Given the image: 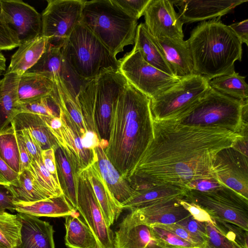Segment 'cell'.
<instances>
[{
  "label": "cell",
  "instance_id": "f5cc1de1",
  "mask_svg": "<svg viewBox=\"0 0 248 248\" xmlns=\"http://www.w3.org/2000/svg\"><path fill=\"white\" fill-rule=\"evenodd\" d=\"M18 175L0 156V184L7 186L15 182Z\"/></svg>",
  "mask_w": 248,
  "mask_h": 248
},
{
  "label": "cell",
  "instance_id": "30bf717a",
  "mask_svg": "<svg viewBox=\"0 0 248 248\" xmlns=\"http://www.w3.org/2000/svg\"><path fill=\"white\" fill-rule=\"evenodd\" d=\"M119 62L118 70L127 82L150 99L167 90L180 79L150 65L139 51L133 48L119 60Z\"/></svg>",
  "mask_w": 248,
  "mask_h": 248
},
{
  "label": "cell",
  "instance_id": "ee69618b",
  "mask_svg": "<svg viewBox=\"0 0 248 248\" xmlns=\"http://www.w3.org/2000/svg\"><path fill=\"white\" fill-rule=\"evenodd\" d=\"M20 45L19 40L0 15V51L11 50L18 47Z\"/></svg>",
  "mask_w": 248,
  "mask_h": 248
},
{
  "label": "cell",
  "instance_id": "94428289",
  "mask_svg": "<svg viewBox=\"0 0 248 248\" xmlns=\"http://www.w3.org/2000/svg\"><path fill=\"white\" fill-rule=\"evenodd\" d=\"M0 248H7L0 242Z\"/></svg>",
  "mask_w": 248,
  "mask_h": 248
},
{
  "label": "cell",
  "instance_id": "4dcf8cb0",
  "mask_svg": "<svg viewBox=\"0 0 248 248\" xmlns=\"http://www.w3.org/2000/svg\"><path fill=\"white\" fill-rule=\"evenodd\" d=\"M53 82L55 93L53 97L62 110L69 116L81 138L88 130L80 108L76 99L77 93L71 89L68 81L63 78H60Z\"/></svg>",
  "mask_w": 248,
  "mask_h": 248
},
{
  "label": "cell",
  "instance_id": "2e32d148",
  "mask_svg": "<svg viewBox=\"0 0 248 248\" xmlns=\"http://www.w3.org/2000/svg\"><path fill=\"white\" fill-rule=\"evenodd\" d=\"M173 0L184 23L220 18L248 0Z\"/></svg>",
  "mask_w": 248,
  "mask_h": 248
},
{
  "label": "cell",
  "instance_id": "7402d4cb",
  "mask_svg": "<svg viewBox=\"0 0 248 248\" xmlns=\"http://www.w3.org/2000/svg\"><path fill=\"white\" fill-rule=\"evenodd\" d=\"M54 152L57 176L63 194L77 211L78 179L83 170L76 159L62 148L59 146Z\"/></svg>",
  "mask_w": 248,
  "mask_h": 248
},
{
  "label": "cell",
  "instance_id": "d6a6232c",
  "mask_svg": "<svg viewBox=\"0 0 248 248\" xmlns=\"http://www.w3.org/2000/svg\"><path fill=\"white\" fill-rule=\"evenodd\" d=\"M62 46L47 44L37 63L26 72L41 75L53 81L60 78L67 81L68 68L61 51Z\"/></svg>",
  "mask_w": 248,
  "mask_h": 248
},
{
  "label": "cell",
  "instance_id": "ffe728a7",
  "mask_svg": "<svg viewBox=\"0 0 248 248\" xmlns=\"http://www.w3.org/2000/svg\"><path fill=\"white\" fill-rule=\"evenodd\" d=\"M108 141L102 140L93 149L98 170L116 200L121 205L131 197L135 190L124 179L108 158L105 151Z\"/></svg>",
  "mask_w": 248,
  "mask_h": 248
},
{
  "label": "cell",
  "instance_id": "5b68a950",
  "mask_svg": "<svg viewBox=\"0 0 248 248\" xmlns=\"http://www.w3.org/2000/svg\"><path fill=\"white\" fill-rule=\"evenodd\" d=\"M137 21L113 0L84 1L81 23L115 57L125 46L134 44Z\"/></svg>",
  "mask_w": 248,
  "mask_h": 248
},
{
  "label": "cell",
  "instance_id": "9f6ffc18",
  "mask_svg": "<svg viewBox=\"0 0 248 248\" xmlns=\"http://www.w3.org/2000/svg\"><path fill=\"white\" fill-rule=\"evenodd\" d=\"M229 27L238 36L242 43H245L248 46V19L232 24Z\"/></svg>",
  "mask_w": 248,
  "mask_h": 248
},
{
  "label": "cell",
  "instance_id": "e0dca14e",
  "mask_svg": "<svg viewBox=\"0 0 248 248\" xmlns=\"http://www.w3.org/2000/svg\"><path fill=\"white\" fill-rule=\"evenodd\" d=\"M59 116L61 119V127L49 129L55 138L59 146L62 148L78 162L83 170L94 160L93 150L83 147L78 128L69 116L59 107Z\"/></svg>",
  "mask_w": 248,
  "mask_h": 248
},
{
  "label": "cell",
  "instance_id": "ac0fdd59",
  "mask_svg": "<svg viewBox=\"0 0 248 248\" xmlns=\"http://www.w3.org/2000/svg\"><path fill=\"white\" fill-rule=\"evenodd\" d=\"M153 241L150 226L141 221L135 211L124 217L115 232V248H146Z\"/></svg>",
  "mask_w": 248,
  "mask_h": 248
},
{
  "label": "cell",
  "instance_id": "6125c7cd",
  "mask_svg": "<svg viewBox=\"0 0 248 248\" xmlns=\"http://www.w3.org/2000/svg\"><path fill=\"white\" fill-rule=\"evenodd\" d=\"M1 7H0V15L1 14Z\"/></svg>",
  "mask_w": 248,
  "mask_h": 248
},
{
  "label": "cell",
  "instance_id": "91938a15",
  "mask_svg": "<svg viewBox=\"0 0 248 248\" xmlns=\"http://www.w3.org/2000/svg\"><path fill=\"white\" fill-rule=\"evenodd\" d=\"M146 248H164L158 245L155 241H153L149 243Z\"/></svg>",
  "mask_w": 248,
  "mask_h": 248
},
{
  "label": "cell",
  "instance_id": "3957f363",
  "mask_svg": "<svg viewBox=\"0 0 248 248\" xmlns=\"http://www.w3.org/2000/svg\"><path fill=\"white\" fill-rule=\"evenodd\" d=\"M219 19L202 22L187 40L194 74L209 81L234 72V62L242 60L241 41Z\"/></svg>",
  "mask_w": 248,
  "mask_h": 248
},
{
  "label": "cell",
  "instance_id": "d590c367",
  "mask_svg": "<svg viewBox=\"0 0 248 248\" xmlns=\"http://www.w3.org/2000/svg\"><path fill=\"white\" fill-rule=\"evenodd\" d=\"M210 87L218 92L242 102L248 100V85L245 77L235 71L209 81Z\"/></svg>",
  "mask_w": 248,
  "mask_h": 248
},
{
  "label": "cell",
  "instance_id": "f1b7e54d",
  "mask_svg": "<svg viewBox=\"0 0 248 248\" xmlns=\"http://www.w3.org/2000/svg\"><path fill=\"white\" fill-rule=\"evenodd\" d=\"M16 211L37 217H65L76 212L63 195L33 202H14Z\"/></svg>",
  "mask_w": 248,
  "mask_h": 248
},
{
  "label": "cell",
  "instance_id": "74e56055",
  "mask_svg": "<svg viewBox=\"0 0 248 248\" xmlns=\"http://www.w3.org/2000/svg\"><path fill=\"white\" fill-rule=\"evenodd\" d=\"M21 222L18 214H0V242L7 248H16L21 243Z\"/></svg>",
  "mask_w": 248,
  "mask_h": 248
},
{
  "label": "cell",
  "instance_id": "83f0119b",
  "mask_svg": "<svg viewBox=\"0 0 248 248\" xmlns=\"http://www.w3.org/2000/svg\"><path fill=\"white\" fill-rule=\"evenodd\" d=\"M11 124L15 128L27 130L42 150L59 146L55 138L45 123L42 116L27 113H18L13 119Z\"/></svg>",
  "mask_w": 248,
  "mask_h": 248
},
{
  "label": "cell",
  "instance_id": "484cf974",
  "mask_svg": "<svg viewBox=\"0 0 248 248\" xmlns=\"http://www.w3.org/2000/svg\"><path fill=\"white\" fill-rule=\"evenodd\" d=\"M187 190L180 186L164 184L135 191L134 194L121 204L123 209L130 211L162 200L171 199H183Z\"/></svg>",
  "mask_w": 248,
  "mask_h": 248
},
{
  "label": "cell",
  "instance_id": "b9f144b4",
  "mask_svg": "<svg viewBox=\"0 0 248 248\" xmlns=\"http://www.w3.org/2000/svg\"><path fill=\"white\" fill-rule=\"evenodd\" d=\"M207 238L203 248H243L227 237L215 223L206 222Z\"/></svg>",
  "mask_w": 248,
  "mask_h": 248
},
{
  "label": "cell",
  "instance_id": "836d02e7",
  "mask_svg": "<svg viewBox=\"0 0 248 248\" xmlns=\"http://www.w3.org/2000/svg\"><path fill=\"white\" fill-rule=\"evenodd\" d=\"M55 85L44 76L26 72L20 76L18 87V104L25 103L41 97L53 96Z\"/></svg>",
  "mask_w": 248,
  "mask_h": 248
},
{
  "label": "cell",
  "instance_id": "277c9868",
  "mask_svg": "<svg viewBox=\"0 0 248 248\" xmlns=\"http://www.w3.org/2000/svg\"><path fill=\"white\" fill-rule=\"evenodd\" d=\"M127 81L119 70L109 68L79 87L76 94L87 130L108 141L112 110Z\"/></svg>",
  "mask_w": 248,
  "mask_h": 248
},
{
  "label": "cell",
  "instance_id": "cb8c5ba5",
  "mask_svg": "<svg viewBox=\"0 0 248 248\" xmlns=\"http://www.w3.org/2000/svg\"><path fill=\"white\" fill-rule=\"evenodd\" d=\"M84 170L107 224L110 227L117 221L122 213L121 205L114 198L102 178L97 166L95 155L94 161Z\"/></svg>",
  "mask_w": 248,
  "mask_h": 248
},
{
  "label": "cell",
  "instance_id": "7dc6e473",
  "mask_svg": "<svg viewBox=\"0 0 248 248\" xmlns=\"http://www.w3.org/2000/svg\"><path fill=\"white\" fill-rule=\"evenodd\" d=\"M14 128L16 135L24 144L32 159L37 160L41 158L42 150L30 133L24 128Z\"/></svg>",
  "mask_w": 248,
  "mask_h": 248
},
{
  "label": "cell",
  "instance_id": "681fc988",
  "mask_svg": "<svg viewBox=\"0 0 248 248\" xmlns=\"http://www.w3.org/2000/svg\"><path fill=\"white\" fill-rule=\"evenodd\" d=\"M176 224L183 227L190 232L202 237L206 241L207 238L206 222L196 220L190 215Z\"/></svg>",
  "mask_w": 248,
  "mask_h": 248
},
{
  "label": "cell",
  "instance_id": "6f0895ef",
  "mask_svg": "<svg viewBox=\"0 0 248 248\" xmlns=\"http://www.w3.org/2000/svg\"><path fill=\"white\" fill-rule=\"evenodd\" d=\"M81 139L83 147L91 150L99 146L102 140L97 134L90 131H87Z\"/></svg>",
  "mask_w": 248,
  "mask_h": 248
},
{
  "label": "cell",
  "instance_id": "db71d44e",
  "mask_svg": "<svg viewBox=\"0 0 248 248\" xmlns=\"http://www.w3.org/2000/svg\"><path fill=\"white\" fill-rule=\"evenodd\" d=\"M41 156L43 163L46 169L56 179L58 180L54 150L50 148L42 150Z\"/></svg>",
  "mask_w": 248,
  "mask_h": 248
},
{
  "label": "cell",
  "instance_id": "816d5d0a",
  "mask_svg": "<svg viewBox=\"0 0 248 248\" xmlns=\"http://www.w3.org/2000/svg\"><path fill=\"white\" fill-rule=\"evenodd\" d=\"M13 196L7 185L0 184V214L7 209L16 211Z\"/></svg>",
  "mask_w": 248,
  "mask_h": 248
},
{
  "label": "cell",
  "instance_id": "ba28073f",
  "mask_svg": "<svg viewBox=\"0 0 248 248\" xmlns=\"http://www.w3.org/2000/svg\"><path fill=\"white\" fill-rule=\"evenodd\" d=\"M211 87L209 80L193 74L184 77L160 94L151 99L153 120L178 121L186 117Z\"/></svg>",
  "mask_w": 248,
  "mask_h": 248
},
{
  "label": "cell",
  "instance_id": "e575fe53",
  "mask_svg": "<svg viewBox=\"0 0 248 248\" xmlns=\"http://www.w3.org/2000/svg\"><path fill=\"white\" fill-rule=\"evenodd\" d=\"M7 186L14 202L30 203L49 199L35 184L28 169L19 173L17 179Z\"/></svg>",
  "mask_w": 248,
  "mask_h": 248
},
{
  "label": "cell",
  "instance_id": "d4e9b609",
  "mask_svg": "<svg viewBox=\"0 0 248 248\" xmlns=\"http://www.w3.org/2000/svg\"><path fill=\"white\" fill-rule=\"evenodd\" d=\"M47 44V38L42 34L21 44L11 57L5 74L22 75L37 63Z\"/></svg>",
  "mask_w": 248,
  "mask_h": 248
},
{
  "label": "cell",
  "instance_id": "f907efd6",
  "mask_svg": "<svg viewBox=\"0 0 248 248\" xmlns=\"http://www.w3.org/2000/svg\"><path fill=\"white\" fill-rule=\"evenodd\" d=\"M222 186L215 178H203L191 181L186 186V188L187 190H194L207 192L218 188Z\"/></svg>",
  "mask_w": 248,
  "mask_h": 248
},
{
  "label": "cell",
  "instance_id": "8fae6325",
  "mask_svg": "<svg viewBox=\"0 0 248 248\" xmlns=\"http://www.w3.org/2000/svg\"><path fill=\"white\" fill-rule=\"evenodd\" d=\"M85 0H48L42 16L41 34L48 44L62 46L63 41L81 23Z\"/></svg>",
  "mask_w": 248,
  "mask_h": 248
},
{
  "label": "cell",
  "instance_id": "9a60e30c",
  "mask_svg": "<svg viewBox=\"0 0 248 248\" xmlns=\"http://www.w3.org/2000/svg\"><path fill=\"white\" fill-rule=\"evenodd\" d=\"M173 5L172 0H151L144 24L153 37L184 39L183 23Z\"/></svg>",
  "mask_w": 248,
  "mask_h": 248
},
{
  "label": "cell",
  "instance_id": "4316f807",
  "mask_svg": "<svg viewBox=\"0 0 248 248\" xmlns=\"http://www.w3.org/2000/svg\"><path fill=\"white\" fill-rule=\"evenodd\" d=\"M20 76L5 74L0 80V133L7 129L18 113V87Z\"/></svg>",
  "mask_w": 248,
  "mask_h": 248
},
{
  "label": "cell",
  "instance_id": "6da1fadb",
  "mask_svg": "<svg viewBox=\"0 0 248 248\" xmlns=\"http://www.w3.org/2000/svg\"><path fill=\"white\" fill-rule=\"evenodd\" d=\"M243 134L219 127L184 125L175 120H153V138L126 180L139 191L164 184L186 188L196 179L215 178V155L232 146Z\"/></svg>",
  "mask_w": 248,
  "mask_h": 248
},
{
  "label": "cell",
  "instance_id": "44dd1931",
  "mask_svg": "<svg viewBox=\"0 0 248 248\" xmlns=\"http://www.w3.org/2000/svg\"><path fill=\"white\" fill-rule=\"evenodd\" d=\"M180 199H166L133 211L141 221L149 226L176 223L190 215L180 203Z\"/></svg>",
  "mask_w": 248,
  "mask_h": 248
},
{
  "label": "cell",
  "instance_id": "8992f818",
  "mask_svg": "<svg viewBox=\"0 0 248 248\" xmlns=\"http://www.w3.org/2000/svg\"><path fill=\"white\" fill-rule=\"evenodd\" d=\"M61 51L68 68L82 80H91L107 69L119 68V60L81 23L63 41Z\"/></svg>",
  "mask_w": 248,
  "mask_h": 248
},
{
  "label": "cell",
  "instance_id": "1f68e13d",
  "mask_svg": "<svg viewBox=\"0 0 248 248\" xmlns=\"http://www.w3.org/2000/svg\"><path fill=\"white\" fill-rule=\"evenodd\" d=\"M65 244L69 248H99L97 240L78 211L65 217Z\"/></svg>",
  "mask_w": 248,
  "mask_h": 248
},
{
  "label": "cell",
  "instance_id": "ab89813d",
  "mask_svg": "<svg viewBox=\"0 0 248 248\" xmlns=\"http://www.w3.org/2000/svg\"><path fill=\"white\" fill-rule=\"evenodd\" d=\"M18 113H31L50 117H59L60 109L53 96L41 97L17 105Z\"/></svg>",
  "mask_w": 248,
  "mask_h": 248
},
{
  "label": "cell",
  "instance_id": "c3c4849f",
  "mask_svg": "<svg viewBox=\"0 0 248 248\" xmlns=\"http://www.w3.org/2000/svg\"><path fill=\"white\" fill-rule=\"evenodd\" d=\"M179 202L195 220L202 222L215 223L214 219L209 213L198 205L186 201L183 199H180Z\"/></svg>",
  "mask_w": 248,
  "mask_h": 248
},
{
  "label": "cell",
  "instance_id": "4fadbf2b",
  "mask_svg": "<svg viewBox=\"0 0 248 248\" xmlns=\"http://www.w3.org/2000/svg\"><path fill=\"white\" fill-rule=\"evenodd\" d=\"M212 171L216 179L248 200V156L232 146L215 155Z\"/></svg>",
  "mask_w": 248,
  "mask_h": 248
},
{
  "label": "cell",
  "instance_id": "f546056e",
  "mask_svg": "<svg viewBox=\"0 0 248 248\" xmlns=\"http://www.w3.org/2000/svg\"><path fill=\"white\" fill-rule=\"evenodd\" d=\"M134 43L133 49L139 51L147 63L165 73L174 76L160 48L144 23H140L137 26Z\"/></svg>",
  "mask_w": 248,
  "mask_h": 248
},
{
  "label": "cell",
  "instance_id": "60d3db41",
  "mask_svg": "<svg viewBox=\"0 0 248 248\" xmlns=\"http://www.w3.org/2000/svg\"><path fill=\"white\" fill-rule=\"evenodd\" d=\"M150 227L155 241L164 248H197L169 231L155 225H150Z\"/></svg>",
  "mask_w": 248,
  "mask_h": 248
},
{
  "label": "cell",
  "instance_id": "8d00e7d4",
  "mask_svg": "<svg viewBox=\"0 0 248 248\" xmlns=\"http://www.w3.org/2000/svg\"><path fill=\"white\" fill-rule=\"evenodd\" d=\"M28 170L35 184L48 198L63 195L58 180L46 169L42 158L37 160L32 159Z\"/></svg>",
  "mask_w": 248,
  "mask_h": 248
},
{
  "label": "cell",
  "instance_id": "52a82bcc",
  "mask_svg": "<svg viewBox=\"0 0 248 248\" xmlns=\"http://www.w3.org/2000/svg\"><path fill=\"white\" fill-rule=\"evenodd\" d=\"M248 100L241 101L211 87L190 112L177 121L184 125L219 127L241 133L248 126Z\"/></svg>",
  "mask_w": 248,
  "mask_h": 248
},
{
  "label": "cell",
  "instance_id": "11a10c76",
  "mask_svg": "<svg viewBox=\"0 0 248 248\" xmlns=\"http://www.w3.org/2000/svg\"><path fill=\"white\" fill-rule=\"evenodd\" d=\"M20 157L19 173L29 169L32 158L23 142L17 137Z\"/></svg>",
  "mask_w": 248,
  "mask_h": 248
},
{
  "label": "cell",
  "instance_id": "603a6c76",
  "mask_svg": "<svg viewBox=\"0 0 248 248\" xmlns=\"http://www.w3.org/2000/svg\"><path fill=\"white\" fill-rule=\"evenodd\" d=\"M18 214L21 222V243L16 248H55L52 225L35 216Z\"/></svg>",
  "mask_w": 248,
  "mask_h": 248
},
{
  "label": "cell",
  "instance_id": "f6af8a7d",
  "mask_svg": "<svg viewBox=\"0 0 248 248\" xmlns=\"http://www.w3.org/2000/svg\"><path fill=\"white\" fill-rule=\"evenodd\" d=\"M160 228L169 231L181 238L191 243L197 248H203L205 240L202 237L193 234L179 225L174 223L170 224H154Z\"/></svg>",
  "mask_w": 248,
  "mask_h": 248
},
{
  "label": "cell",
  "instance_id": "5bb4252c",
  "mask_svg": "<svg viewBox=\"0 0 248 248\" xmlns=\"http://www.w3.org/2000/svg\"><path fill=\"white\" fill-rule=\"evenodd\" d=\"M0 5L3 19L20 44L41 34L42 16L33 7L20 0H0Z\"/></svg>",
  "mask_w": 248,
  "mask_h": 248
},
{
  "label": "cell",
  "instance_id": "f35d334b",
  "mask_svg": "<svg viewBox=\"0 0 248 248\" xmlns=\"http://www.w3.org/2000/svg\"><path fill=\"white\" fill-rule=\"evenodd\" d=\"M0 156L13 170L19 173L20 157L17 140L11 124L0 133Z\"/></svg>",
  "mask_w": 248,
  "mask_h": 248
},
{
  "label": "cell",
  "instance_id": "9c48e42d",
  "mask_svg": "<svg viewBox=\"0 0 248 248\" xmlns=\"http://www.w3.org/2000/svg\"><path fill=\"white\" fill-rule=\"evenodd\" d=\"M183 199L198 205L214 219L232 223L248 231V200L226 186L207 192L187 190Z\"/></svg>",
  "mask_w": 248,
  "mask_h": 248
},
{
  "label": "cell",
  "instance_id": "680465c9",
  "mask_svg": "<svg viewBox=\"0 0 248 248\" xmlns=\"http://www.w3.org/2000/svg\"><path fill=\"white\" fill-rule=\"evenodd\" d=\"M6 60L4 55L0 51V77L6 69Z\"/></svg>",
  "mask_w": 248,
  "mask_h": 248
},
{
  "label": "cell",
  "instance_id": "7c38bea8",
  "mask_svg": "<svg viewBox=\"0 0 248 248\" xmlns=\"http://www.w3.org/2000/svg\"><path fill=\"white\" fill-rule=\"evenodd\" d=\"M77 211L93 233L99 248H115L114 232L107 224L85 170L78 179Z\"/></svg>",
  "mask_w": 248,
  "mask_h": 248
},
{
  "label": "cell",
  "instance_id": "bcb514c9",
  "mask_svg": "<svg viewBox=\"0 0 248 248\" xmlns=\"http://www.w3.org/2000/svg\"><path fill=\"white\" fill-rule=\"evenodd\" d=\"M121 8L137 20L144 16L151 0H113Z\"/></svg>",
  "mask_w": 248,
  "mask_h": 248
},
{
  "label": "cell",
  "instance_id": "7a4b0ae2",
  "mask_svg": "<svg viewBox=\"0 0 248 248\" xmlns=\"http://www.w3.org/2000/svg\"><path fill=\"white\" fill-rule=\"evenodd\" d=\"M151 99L127 82L114 104L105 152L125 179L153 138Z\"/></svg>",
  "mask_w": 248,
  "mask_h": 248
},
{
  "label": "cell",
  "instance_id": "7bdbcfd3",
  "mask_svg": "<svg viewBox=\"0 0 248 248\" xmlns=\"http://www.w3.org/2000/svg\"><path fill=\"white\" fill-rule=\"evenodd\" d=\"M214 220L215 225L227 237L243 248H248V231L227 221Z\"/></svg>",
  "mask_w": 248,
  "mask_h": 248
},
{
  "label": "cell",
  "instance_id": "d6986e66",
  "mask_svg": "<svg viewBox=\"0 0 248 248\" xmlns=\"http://www.w3.org/2000/svg\"><path fill=\"white\" fill-rule=\"evenodd\" d=\"M153 38L174 76L180 79L194 74L192 58L187 40L166 37Z\"/></svg>",
  "mask_w": 248,
  "mask_h": 248
}]
</instances>
